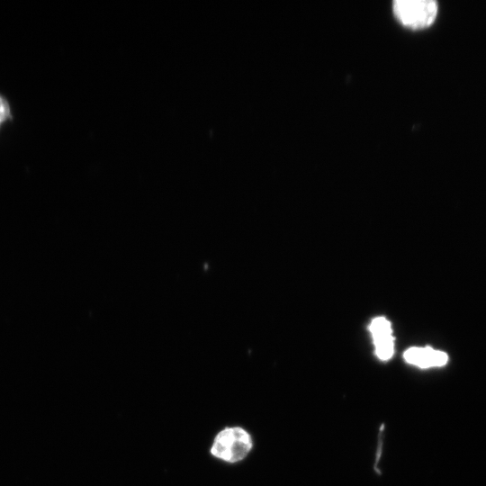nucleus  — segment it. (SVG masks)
I'll use <instances>...</instances> for the list:
<instances>
[{
	"instance_id": "nucleus-1",
	"label": "nucleus",
	"mask_w": 486,
	"mask_h": 486,
	"mask_svg": "<svg viewBox=\"0 0 486 486\" xmlns=\"http://www.w3.org/2000/svg\"><path fill=\"white\" fill-rule=\"evenodd\" d=\"M249 433L240 427H228L220 430L213 439L211 454L228 463L243 460L252 449Z\"/></svg>"
},
{
	"instance_id": "nucleus-2",
	"label": "nucleus",
	"mask_w": 486,
	"mask_h": 486,
	"mask_svg": "<svg viewBox=\"0 0 486 486\" xmlns=\"http://www.w3.org/2000/svg\"><path fill=\"white\" fill-rule=\"evenodd\" d=\"M392 9L401 23L418 29L428 27L435 21L437 3L434 0H395Z\"/></svg>"
},
{
	"instance_id": "nucleus-3",
	"label": "nucleus",
	"mask_w": 486,
	"mask_h": 486,
	"mask_svg": "<svg viewBox=\"0 0 486 486\" xmlns=\"http://www.w3.org/2000/svg\"><path fill=\"white\" fill-rule=\"evenodd\" d=\"M375 346V353L381 360H388L393 355V337L390 322L383 317L373 320L370 325Z\"/></svg>"
},
{
	"instance_id": "nucleus-4",
	"label": "nucleus",
	"mask_w": 486,
	"mask_h": 486,
	"mask_svg": "<svg viewBox=\"0 0 486 486\" xmlns=\"http://www.w3.org/2000/svg\"><path fill=\"white\" fill-rule=\"evenodd\" d=\"M404 359L422 368L445 365L448 356L442 351L431 347H410L404 352Z\"/></svg>"
},
{
	"instance_id": "nucleus-5",
	"label": "nucleus",
	"mask_w": 486,
	"mask_h": 486,
	"mask_svg": "<svg viewBox=\"0 0 486 486\" xmlns=\"http://www.w3.org/2000/svg\"><path fill=\"white\" fill-rule=\"evenodd\" d=\"M11 118L10 105L7 100L0 94V125Z\"/></svg>"
}]
</instances>
